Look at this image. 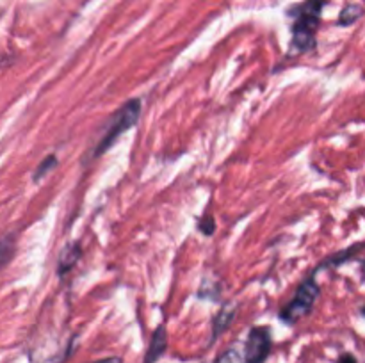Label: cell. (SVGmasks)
Instances as JSON below:
<instances>
[{"label": "cell", "instance_id": "6da1fadb", "mask_svg": "<svg viewBox=\"0 0 365 363\" xmlns=\"http://www.w3.org/2000/svg\"><path fill=\"white\" fill-rule=\"evenodd\" d=\"M139 116H141V102H139L138 98L128 100L125 105H121L120 109L110 116L109 123H107L106 127V132H103L102 137L98 139L95 148L89 152V159H98L100 155H103V153L107 152V148H110L121 134L130 130V128L138 123Z\"/></svg>", "mask_w": 365, "mask_h": 363}, {"label": "cell", "instance_id": "7a4b0ae2", "mask_svg": "<svg viewBox=\"0 0 365 363\" xmlns=\"http://www.w3.org/2000/svg\"><path fill=\"white\" fill-rule=\"evenodd\" d=\"M323 0H307L302 6L296 7V21L292 27V48L296 52H307L314 46V34L319 23Z\"/></svg>", "mask_w": 365, "mask_h": 363}, {"label": "cell", "instance_id": "3957f363", "mask_svg": "<svg viewBox=\"0 0 365 363\" xmlns=\"http://www.w3.org/2000/svg\"><path fill=\"white\" fill-rule=\"evenodd\" d=\"M317 295H319V285H317L316 278L309 276L296 290L294 298L289 301V305H285V308L282 310L280 317L284 322L287 324H296L299 319L310 313L314 302H316Z\"/></svg>", "mask_w": 365, "mask_h": 363}, {"label": "cell", "instance_id": "277c9868", "mask_svg": "<svg viewBox=\"0 0 365 363\" xmlns=\"http://www.w3.org/2000/svg\"><path fill=\"white\" fill-rule=\"evenodd\" d=\"M271 351V331L269 327H253L250 331L248 342L245 349V363H264Z\"/></svg>", "mask_w": 365, "mask_h": 363}, {"label": "cell", "instance_id": "5b68a950", "mask_svg": "<svg viewBox=\"0 0 365 363\" xmlns=\"http://www.w3.org/2000/svg\"><path fill=\"white\" fill-rule=\"evenodd\" d=\"M168 347V331L164 324H160L152 335V340H150V347L146 351L145 356V363H155L160 356L166 352Z\"/></svg>", "mask_w": 365, "mask_h": 363}, {"label": "cell", "instance_id": "8992f818", "mask_svg": "<svg viewBox=\"0 0 365 363\" xmlns=\"http://www.w3.org/2000/svg\"><path fill=\"white\" fill-rule=\"evenodd\" d=\"M82 255V248L78 242H71L70 246L64 248V251L61 253V258H59V274L63 276L64 273L71 270L75 267V263L78 262Z\"/></svg>", "mask_w": 365, "mask_h": 363}, {"label": "cell", "instance_id": "52a82bcc", "mask_svg": "<svg viewBox=\"0 0 365 363\" xmlns=\"http://www.w3.org/2000/svg\"><path fill=\"white\" fill-rule=\"evenodd\" d=\"M234 315H235V306L234 305L225 306V308L221 310L220 313H217V317L214 319V333H212L214 340H216V338L220 337V335L223 333V331L227 330L228 326H230V322L234 320Z\"/></svg>", "mask_w": 365, "mask_h": 363}, {"label": "cell", "instance_id": "ba28073f", "mask_svg": "<svg viewBox=\"0 0 365 363\" xmlns=\"http://www.w3.org/2000/svg\"><path fill=\"white\" fill-rule=\"evenodd\" d=\"M14 249H16V241H14L13 235H6L0 241V270L13 260Z\"/></svg>", "mask_w": 365, "mask_h": 363}, {"label": "cell", "instance_id": "9c48e42d", "mask_svg": "<svg viewBox=\"0 0 365 363\" xmlns=\"http://www.w3.org/2000/svg\"><path fill=\"white\" fill-rule=\"evenodd\" d=\"M362 13H364L362 6H359V4H349V6H346L344 9L341 11V16H339V25H342V27H348V25L355 23V21L362 16Z\"/></svg>", "mask_w": 365, "mask_h": 363}, {"label": "cell", "instance_id": "30bf717a", "mask_svg": "<svg viewBox=\"0 0 365 363\" xmlns=\"http://www.w3.org/2000/svg\"><path fill=\"white\" fill-rule=\"evenodd\" d=\"M56 166H57V157L53 155V153L52 155L45 157V159H43V162L38 166V169L34 171V177H32V180L34 182L41 180V178L45 177L46 173H50V171H52Z\"/></svg>", "mask_w": 365, "mask_h": 363}, {"label": "cell", "instance_id": "8fae6325", "mask_svg": "<svg viewBox=\"0 0 365 363\" xmlns=\"http://www.w3.org/2000/svg\"><path fill=\"white\" fill-rule=\"evenodd\" d=\"M214 363H242V356L237 349L230 347L227 349L223 354H220V358H217Z\"/></svg>", "mask_w": 365, "mask_h": 363}, {"label": "cell", "instance_id": "7c38bea8", "mask_svg": "<svg viewBox=\"0 0 365 363\" xmlns=\"http://www.w3.org/2000/svg\"><path fill=\"white\" fill-rule=\"evenodd\" d=\"M200 230H202L205 235H212L214 233V230H216V223H214L212 214L207 212L205 216H203V219L200 221Z\"/></svg>", "mask_w": 365, "mask_h": 363}, {"label": "cell", "instance_id": "4fadbf2b", "mask_svg": "<svg viewBox=\"0 0 365 363\" xmlns=\"http://www.w3.org/2000/svg\"><path fill=\"white\" fill-rule=\"evenodd\" d=\"M339 363H359V362H356V358L353 354H342L341 358H339Z\"/></svg>", "mask_w": 365, "mask_h": 363}, {"label": "cell", "instance_id": "5bb4252c", "mask_svg": "<svg viewBox=\"0 0 365 363\" xmlns=\"http://www.w3.org/2000/svg\"><path fill=\"white\" fill-rule=\"evenodd\" d=\"M96 363H123V362H121L120 358H106V359H100V362Z\"/></svg>", "mask_w": 365, "mask_h": 363}]
</instances>
